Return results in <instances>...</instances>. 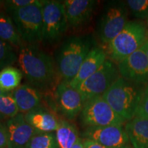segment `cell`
Instances as JSON below:
<instances>
[{
  "label": "cell",
  "mask_w": 148,
  "mask_h": 148,
  "mask_svg": "<svg viewBox=\"0 0 148 148\" xmlns=\"http://www.w3.org/2000/svg\"><path fill=\"white\" fill-rule=\"evenodd\" d=\"M55 132L60 148H71L79 138L76 125L67 119H60Z\"/></svg>",
  "instance_id": "obj_20"
},
{
  "label": "cell",
  "mask_w": 148,
  "mask_h": 148,
  "mask_svg": "<svg viewBox=\"0 0 148 148\" xmlns=\"http://www.w3.org/2000/svg\"><path fill=\"white\" fill-rule=\"evenodd\" d=\"M0 39L14 47L20 48L24 43L12 17L4 12H0Z\"/></svg>",
  "instance_id": "obj_19"
},
{
  "label": "cell",
  "mask_w": 148,
  "mask_h": 148,
  "mask_svg": "<svg viewBox=\"0 0 148 148\" xmlns=\"http://www.w3.org/2000/svg\"><path fill=\"white\" fill-rule=\"evenodd\" d=\"M19 113L12 92L0 96V121L8 120Z\"/></svg>",
  "instance_id": "obj_23"
},
{
  "label": "cell",
  "mask_w": 148,
  "mask_h": 148,
  "mask_svg": "<svg viewBox=\"0 0 148 148\" xmlns=\"http://www.w3.org/2000/svg\"><path fill=\"white\" fill-rule=\"evenodd\" d=\"M0 148H2V147H0Z\"/></svg>",
  "instance_id": "obj_35"
},
{
  "label": "cell",
  "mask_w": 148,
  "mask_h": 148,
  "mask_svg": "<svg viewBox=\"0 0 148 148\" xmlns=\"http://www.w3.org/2000/svg\"><path fill=\"white\" fill-rule=\"evenodd\" d=\"M127 22V10L125 3H114L108 5L101 16L98 27V36L101 42L108 45L123 30Z\"/></svg>",
  "instance_id": "obj_9"
},
{
  "label": "cell",
  "mask_w": 148,
  "mask_h": 148,
  "mask_svg": "<svg viewBox=\"0 0 148 148\" xmlns=\"http://www.w3.org/2000/svg\"><path fill=\"white\" fill-rule=\"evenodd\" d=\"M68 28L63 3L45 1L42 6V42L47 45L56 43Z\"/></svg>",
  "instance_id": "obj_7"
},
{
  "label": "cell",
  "mask_w": 148,
  "mask_h": 148,
  "mask_svg": "<svg viewBox=\"0 0 148 148\" xmlns=\"http://www.w3.org/2000/svg\"><path fill=\"white\" fill-rule=\"evenodd\" d=\"M121 77L137 84H148V58L142 47L119 62Z\"/></svg>",
  "instance_id": "obj_10"
},
{
  "label": "cell",
  "mask_w": 148,
  "mask_h": 148,
  "mask_svg": "<svg viewBox=\"0 0 148 148\" xmlns=\"http://www.w3.org/2000/svg\"><path fill=\"white\" fill-rule=\"evenodd\" d=\"M55 99L61 114L67 120H73L79 115L84 101L78 90L69 82L61 81L55 90Z\"/></svg>",
  "instance_id": "obj_12"
},
{
  "label": "cell",
  "mask_w": 148,
  "mask_h": 148,
  "mask_svg": "<svg viewBox=\"0 0 148 148\" xmlns=\"http://www.w3.org/2000/svg\"><path fill=\"white\" fill-rule=\"evenodd\" d=\"M71 148H85L82 143V138L79 137V139L77 140L76 143H75V145H74Z\"/></svg>",
  "instance_id": "obj_30"
},
{
  "label": "cell",
  "mask_w": 148,
  "mask_h": 148,
  "mask_svg": "<svg viewBox=\"0 0 148 148\" xmlns=\"http://www.w3.org/2000/svg\"><path fill=\"white\" fill-rule=\"evenodd\" d=\"M2 5H3V1H0V7Z\"/></svg>",
  "instance_id": "obj_33"
},
{
  "label": "cell",
  "mask_w": 148,
  "mask_h": 148,
  "mask_svg": "<svg viewBox=\"0 0 148 148\" xmlns=\"http://www.w3.org/2000/svg\"><path fill=\"white\" fill-rule=\"evenodd\" d=\"M147 26H148V20H147Z\"/></svg>",
  "instance_id": "obj_34"
},
{
  "label": "cell",
  "mask_w": 148,
  "mask_h": 148,
  "mask_svg": "<svg viewBox=\"0 0 148 148\" xmlns=\"http://www.w3.org/2000/svg\"><path fill=\"white\" fill-rule=\"evenodd\" d=\"M134 117L148 119V84L144 89L141 100H140Z\"/></svg>",
  "instance_id": "obj_27"
},
{
  "label": "cell",
  "mask_w": 148,
  "mask_h": 148,
  "mask_svg": "<svg viewBox=\"0 0 148 148\" xmlns=\"http://www.w3.org/2000/svg\"><path fill=\"white\" fill-rule=\"evenodd\" d=\"M126 4L136 17L148 18V0H129Z\"/></svg>",
  "instance_id": "obj_25"
},
{
  "label": "cell",
  "mask_w": 148,
  "mask_h": 148,
  "mask_svg": "<svg viewBox=\"0 0 148 148\" xmlns=\"http://www.w3.org/2000/svg\"><path fill=\"white\" fill-rule=\"evenodd\" d=\"M8 92H5L3 90L1 89V88H0V96H1V95H5V94L8 93Z\"/></svg>",
  "instance_id": "obj_32"
},
{
  "label": "cell",
  "mask_w": 148,
  "mask_h": 148,
  "mask_svg": "<svg viewBox=\"0 0 148 148\" xmlns=\"http://www.w3.org/2000/svg\"><path fill=\"white\" fill-rule=\"evenodd\" d=\"M18 54L14 47L0 39V71L15 63Z\"/></svg>",
  "instance_id": "obj_24"
},
{
  "label": "cell",
  "mask_w": 148,
  "mask_h": 148,
  "mask_svg": "<svg viewBox=\"0 0 148 148\" xmlns=\"http://www.w3.org/2000/svg\"><path fill=\"white\" fill-rule=\"evenodd\" d=\"M63 4L69 28L79 29L90 21L97 1L93 0H66Z\"/></svg>",
  "instance_id": "obj_14"
},
{
  "label": "cell",
  "mask_w": 148,
  "mask_h": 148,
  "mask_svg": "<svg viewBox=\"0 0 148 148\" xmlns=\"http://www.w3.org/2000/svg\"><path fill=\"white\" fill-rule=\"evenodd\" d=\"M142 48L145 50L146 54H147V58H148V40L147 42H145L144 45L142 46Z\"/></svg>",
  "instance_id": "obj_31"
},
{
  "label": "cell",
  "mask_w": 148,
  "mask_h": 148,
  "mask_svg": "<svg viewBox=\"0 0 148 148\" xmlns=\"http://www.w3.org/2000/svg\"><path fill=\"white\" fill-rule=\"evenodd\" d=\"M23 76L19 69L7 66L0 71V88L5 92H12L20 86Z\"/></svg>",
  "instance_id": "obj_21"
},
{
  "label": "cell",
  "mask_w": 148,
  "mask_h": 148,
  "mask_svg": "<svg viewBox=\"0 0 148 148\" xmlns=\"http://www.w3.org/2000/svg\"><path fill=\"white\" fill-rule=\"evenodd\" d=\"M125 130L134 148H148V119L134 117Z\"/></svg>",
  "instance_id": "obj_18"
},
{
  "label": "cell",
  "mask_w": 148,
  "mask_h": 148,
  "mask_svg": "<svg viewBox=\"0 0 148 148\" xmlns=\"http://www.w3.org/2000/svg\"><path fill=\"white\" fill-rule=\"evenodd\" d=\"M17 54L16 62L29 85L40 91L52 88L58 74L52 57L38 44L23 43Z\"/></svg>",
  "instance_id": "obj_1"
},
{
  "label": "cell",
  "mask_w": 148,
  "mask_h": 148,
  "mask_svg": "<svg viewBox=\"0 0 148 148\" xmlns=\"http://www.w3.org/2000/svg\"><path fill=\"white\" fill-rule=\"evenodd\" d=\"M8 144V132L5 123L0 121V147L7 148Z\"/></svg>",
  "instance_id": "obj_28"
},
{
  "label": "cell",
  "mask_w": 148,
  "mask_h": 148,
  "mask_svg": "<svg viewBox=\"0 0 148 148\" xmlns=\"http://www.w3.org/2000/svg\"><path fill=\"white\" fill-rule=\"evenodd\" d=\"M79 117L81 123L86 127L123 125L126 121L112 110L103 96L85 101Z\"/></svg>",
  "instance_id": "obj_6"
},
{
  "label": "cell",
  "mask_w": 148,
  "mask_h": 148,
  "mask_svg": "<svg viewBox=\"0 0 148 148\" xmlns=\"http://www.w3.org/2000/svg\"><path fill=\"white\" fill-rule=\"evenodd\" d=\"M88 37L72 36L62 41L56 51L55 65L62 81L70 83L92 49Z\"/></svg>",
  "instance_id": "obj_2"
},
{
  "label": "cell",
  "mask_w": 148,
  "mask_h": 148,
  "mask_svg": "<svg viewBox=\"0 0 148 148\" xmlns=\"http://www.w3.org/2000/svg\"><path fill=\"white\" fill-rule=\"evenodd\" d=\"M82 143L85 148H110L94 140L87 139V138H83Z\"/></svg>",
  "instance_id": "obj_29"
},
{
  "label": "cell",
  "mask_w": 148,
  "mask_h": 148,
  "mask_svg": "<svg viewBox=\"0 0 148 148\" xmlns=\"http://www.w3.org/2000/svg\"><path fill=\"white\" fill-rule=\"evenodd\" d=\"M120 77L118 66L110 60H106L95 73L81 83L76 89L84 103L97 96H102Z\"/></svg>",
  "instance_id": "obj_8"
},
{
  "label": "cell",
  "mask_w": 148,
  "mask_h": 148,
  "mask_svg": "<svg viewBox=\"0 0 148 148\" xmlns=\"http://www.w3.org/2000/svg\"><path fill=\"white\" fill-rule=\"evenodd\" d=\"M45 1L36 3L10 13L24 43L42 42V6Z\"/></svg>",
  "instance_id": "obj_5"
},
{
  "label": "cell",
  "mask_w": 148,
  "mask_h": 148,
  "mask_svg": "<svg viewBox=\"0 0 148 148\" xmlns=\"http://www.w3.org/2000/svg\"><path fill=\"white\" fill-rule=\"evenodd\" d=\"M82 136L110 148H127L130 141L123 125L88 127L83 132Z\"/></svg>",
  "instance_id": "obj_11"
},
{
  "label": "cell",
  "mask_w": 148,
  "mask_h": 148,
  "mask_svg": "<svg viewBox=\"0 0 148 148\" xmlns=\"http://www.w3.org/2000/svg\"><path fill=\"white\" fill-rule=\"evenodd\" d=\"M12 94L20 113H27L40 106L41 103V92L29 84L20 85Z\"/></svg>",
  "instance_id": "obj_17"
},
{
  "label": "cell",
  "mask_w": 148,
  "mask_h": 148,
  "mask_svg": "<svg viewBox=\"0 0 148 148\" xmlns=\"http://www.w3.org/2000/svg\"><path fill=\"white\" fill-rule=\"evenodd\" d=\"M37 0H7L3 1V6L7 12L11 13L18 9L32 5Z\"/></svg>",
  "instance_id": "obj_26"
},
{
  "label": "cell",
  "mask_w": 148,
  "mask_h": 148,
  "mask_svg": "<svg viewBox=\"0 0 148 148\" xmlns=\"http://www.w3.org/2000/svg\"><path fill=\"white\" fill-rule=\"evenodd\" d=\"M27 123L39 132H54L59 125L56 116L46 107L40 105L24 114Z\"/></svg>",
  "instance_id": "obj_15"
},
{
  "label": "cell",
  "mask_w": 148,
  "mask_h": 148,
  "mask_svg": "<svg viewBox=\"0 0 148 148\" xmlns=\"http://www.w3.org/2000/svg\"><path fill=\"white\" fill-rule=\"evenodd\" d=\"M26 148H60L56 132H38L29 140Z\"/></svg>",
  "instance_id": "obj_22"
},
{
  "label": "cell",
  "mask_w": 148,
  "mask_h": 148,
  "mask_svg": "<svg viewBox=\"0 0 148 148\" xmlns=\"http://www.w3.org/2000/svg\"><path fill=\"white\" fill-rule=\"evenodd\" d=\"M106 60V53L101 48L97 47L92 48L84 59L76 76L69 83L70 86L76 88L81 83L95 73Z\"/></svg>",
  "instance_id": "obj_16"
},
{
  "label": "cell",
  "mask_w": 148,
  "mask_h": 148,
  "mask_svg": "<svg viewBox=\"0 0 148 148\" xmlns=\"http://www.w3.org/2000/svg\"><path fill=\"white\" fill-rule=\"evenodd\" d=\"M5 124L8 132L7 148H26L31 138L39 132L27 123L24 114L20 112Z\"/></svg>",
  "instance_id": "obj_13"
},
{
  "label": "cell",
  "mask_w": 148,
  "mask_h": 148,
  "mask_svg": "<svg viewBox=\"0 0 148 148\" xmlns=\"http://www.w3.org/2000/svg\"><path fill=\"white\" fill-rule=\"evenodd\" d=\"M148 38V31L143 23L128 21L124 28L108 44L110 58L120 62L138 50Z\"/></svg>",
  "instance_id": "obj_4"
},
{
  "label": "cell",
  "mask_w": 148,
  "mask_h": 148,
  "mask_svg": "<svg viewBox=\"0 0 148 148\" xmlns=\"http://www.w3.org/2000/svg\"><path fill=\"white\" fill-rule=\"evenodd\" d=\"M144 89L145 85L120 76L102 96L118 115L130 121L135 116Z\"/></svg>",
  "instance_id": "obj_3"
}]
</instances>
